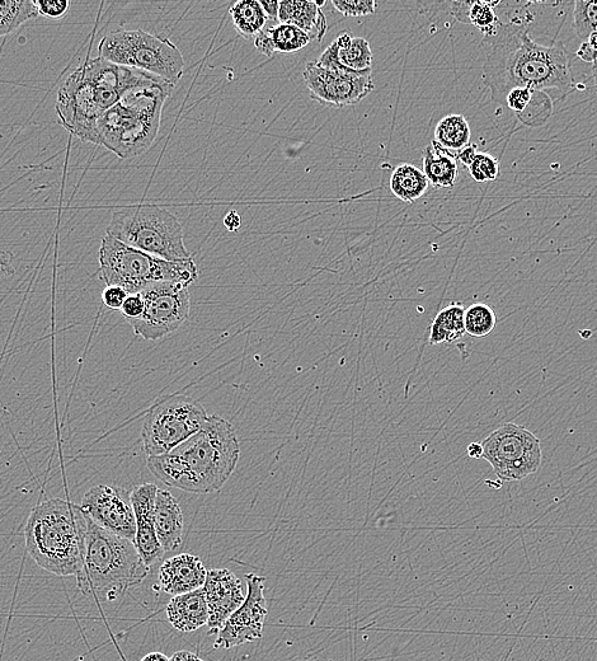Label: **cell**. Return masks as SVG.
<instances>
[{
    "label": "cell",
    "instance_id": "1",
    "mask_svg": "<svg viewBox=\"0 0 597 661\" xmlns=\"http://www.w3.org/2000/svg\"><path fill=\"white\" fill-rule=\"evenodd\" d=\"M529 22L528 17L511 16L487 42L492 48L483 65L484 86L501 105L514 88L557 89L562 96L573 88L571 54L562 41L544 46L531 39Z\"/></svg>",
    "mask_w": 597,
    "mask_h": 661
},
{
    "label": "cell",
    "instance_id": "2",
    "mask_svg": "<svg viewBox=\"0 0 597 661\" xmlns=\"http://www.w3.org/2000/svg\"><path fill=\"white\" fill-rule=\"evenodd\" d=\"M241 448L233 425L209 416L199 433L172 452L148 457V468L159 481L192 494L219 491L233 475Z\"/></svg>",
    "mask_w": 597,
    "mask_h": 661
},
{
    "label": "cell",
    "instance_id": "3",
    "mask_svg": "<svg viewBox=\"0 0 597 661\" xmlns=\"http://www.w3.org/2000/svg\"><path fill=\"white\" fill-rule=\"evenodd\" d=\"M175 87L145 73L98 120L100 145L122 159L147 152L158 137L164 102Z\"/></svg>",
    "mask_w": 597,
    "mask_h": 661
},
{
    "label": "cell",
    "instance_id": "4",
    "mask_svg": "<svg viewBox=\"0 0 597 661\" xmlns=\"http://www.w3.org/2000/svg\"><path fill=\"white\" fill-rule=\"evenodd\" d=\"M87 515L81 506L47 499L28 517L27 552L37 565L58 576H77L83 564Z\"/></svg>",
    "mask_w": 597,
    "mask_h": 661
},
{
    "label": "cell",
    "instance_id": "5",
    "mask_svg": "<svg viewBox=\"0 0 597 661\" xmlns=\"http://www.w3.org/2000/svg\"><path fill=\"white\" fill-rule=\"evenodd\" d=\"M149 574L133 541L105 531L87 517L86 546L77 578L86 597L115 600Z\"/></svg>",
    "mask_w": 597,
    "mask_h": 661
},
{
    "label": "cell",
    "instance_id": "6",
    "mask_svg": "<svg viewBox=\"0 0 597 661\" xmlns=\"http://www.w3.org/2000/svg\"><path fill=\"white\" fill-rule=\"evenodd\" d=\"M102 278L107 287H120L128 294L157 283L191 285L199 278V270L192 259L167 261L135 250L106 233L100 248Z\"/></svg>",
    "mask_w": 597,
    "mask_h": 661
},
{
    "label": "cell",
    "instance_id": "7",
    "mask_svg": "<svg viewBox=\"0 0 597 661\" xmlns=\"http://www.w3.org/2000/svg\"><path fill=\"white\" fill-rule=\"evenodd\" d=\"M107 234L135 250L167 261L191 259L178 219L157 205L122 208L112 215Z\"/></svg>",
    "mask_w": 597,
    "mask_h": 661
},
{
    "label": "cell",
    "instance_id": "8",
    "mask_svg": "<svg viewBox=\"0 0 597 661\" xmlns=\"http://www.w3.org/2000/svg\"><path fill=\"white\" fill-rule=\"evenodd\" d=\"M98 50L107 62L155 75L173 86L185 70V59L172 41L143 30L110 32Z\"/></svg>",
    "mask_w": 597,
    "mask_h": 661
},
{
    "label": "cell",
    "instance_id": "9",
    "mask_svg": "<svg viewBox=\"0 0 597 661\" xmlns=\"http://www.w3.org/2000/svg\"><path fill=\"white\" fill-rule=\"evenodd\" d=\"M209 416L199 401L173 396L158 403L145 417L141 442L148 457L163 456L194 437Z\"/></svg>",
    "mask_w": 597,
    "mask_h": 661
},
{
    "label": "cell",
    "instance_id": "10",
    "mask_svg": "<svg viewBox=\"0 0 597 661\" xmlns=\"http://www.w3.org/2000/svg\"><path fill=\"white\" fill-rule=\"evenodd\" d=\"M310 98L331 107L357 105L374 91L373 75L354 72L337 62L333 45H328L317 62L308 63L303 72Z\"/></svg>",
    "mask_w": 597,
    "mask_h": 661
},
{
    "label": "cell",
    "instance_id": "11",
    "mask_svg": "<svg viewBox=\"0 0 597 661\" xmlns=\"http://www.w3.org/2000/svg\"><path fill=\"white\" fill-rule=\"evenodd\" d=\"M483 459L502 481H521L535 475L542 466L543 453L537 437L525 426L505 424L481 443Z\"/></svg>",
    "mask_w": 597,
    "mask_h": 661
},
{
    "label": "cell",
    "instance_id": "12",
    "mask_svg": "<svg viewBox=\"0 0 597 661\" xmlns=\"http://www.w3.org/2000/svg\"><path fill=\"white\" fill-rule=\"evenodd\" d=\"M140 294L144 311L129 323L135 334L145 340L155 341L173 334L190 316V292L185 284L157 283Z\"/></svg>",
    "mask_w": 597,
    "mask_h": 661
},
{
    "label": "cell",
    "instance_id": "13",
    "mask_svg": "<svg viewBox=\"0 0 597 661\" xmlns=\"http://www.w3.org/2000/svg\"><path fill=\"white\" fill-rule=\"evenodd\" d=\"M56 112L61 125L83 142L100 145L97 124L101 119L91 79L83 64L69 75L58 92Z\"/></svg>",
    "mask_w": 597,
    "mask_h": 661
},
{
    "label": "cell",
    "instance_id": "14",
    "mask_svg": "<svg viewBox=\"0 0 597 661\" xmlns=\"http://www.w3.org/2000/svg\"><path fill=\"white\" fill-rule=\"evenodd\" d=\"M246 579L247 597L219 631L215 649H232L263 637V627L269 614L265 597L266 578L251 573L246 575Z\"/></svg>",
    "mask_w": 597,
    "mask_h": 661
},
{
    "label": "cell",
    "instance_id": "15",
    "mask_svg": "<svg viewBox=\"0 0 597 661\" xmlns=\"http://www.w3.org/2000/svg\"><path fill=\"white\" fill-rule=\"evenodd\" d=\"M81 508L89 519L105 531L134 542L135 514L124 490L108 485L94 486L84 495Z\"/></svg>",
    "mask_w": 597,
    "mask_h": 661
},
{
    "label": "cell",
    "instance_id": "16",
    "mask_svg": "<svg viewBox=\"0 0 597 661\" xmlns=\"http://www.w3.org/2000/svg\"><path fill=\"white\" fill-rule=\"evenodd\" d=\"M209 609V635L219 634L230 616L242 606V581L228 569L209 570L204 585Z\"/></svg>",
    "mask_w": 597,
    "mask_h": 661
},
{
    "label": "cell",
    "instance_id": "17",
    "mask_svg": "<svg viewBox=\"0 0 597 661\" xmlns=\"http://www.w3.org/2000/svg\"><path fill=\"white\" fill-rule=\"evenodd\" d=\"M157 491L158 487L154 484H143L134 487L130 494L136 520L134 545L148 567L157 564L166 553L155 531L154 505Z\"/></svg>",
    "mask_w": 597,
    "mask_h": 661
},
{
    "label": "cell",
    "instance_id": "18",
    "mask_svg": "<svg viewBox=\"0 0 597 661\" xmlns=\"http://www.w3.org/2000/svg\"><path fill=\"white\" fill-rule=\"evenodd\" d=\"M208 573L199 556L182 553L164 562L159 570V584L164 593L176 597L204 588Z\"/></svg>",
    "mask_w": 597,
    "mask_h": 661
},
{
    "label": "cell",
    "instance_id": "19",
    "mask_svg": "<svg viewBox=\"0 0 597 661\" xmlns=\"http://www.w3.org/2000/svg\"><path fill=\"white\" fill-rule=\"evenodd\" d=\"M155 531L164 552L180 548L183 538V513L175 496L168 490L157 491L154 505Z\"/></svg>",
    "mask_w": 597,
    "mask_h": 661
},
{
    "label": "cell",
    "instance_id": "20",
    "mask_svg": "<svg viewBox=\"0 0 597 661\" xmlns=\"http://www.w3.org/2000/svg\"><path fill=\"white\" fill-rule=\"evenodd\" d=\"M167 618L180 632H194L208 625L209 609L204 588L173 597L167 606Z\"/></svg>",
    "mask_w": 597,
    "mask_h": 661
},
{
    "label": "cell",
    "instance_id": "21",
    "mask_svg": "<svg viewBox=\"0 0 597 661\" xmlns=\"http://www.w3.org/2000/svg\"><path fill=\"white\" fill-rule=\"evenodd\" d=\"M279 23L293 25L304 31L310 39L322 41L327 34L328 22L317 2L310 0H281Z\"/></svg>",
    "mask_w": 597,
    "mask_h": 661
},
{
    "label": "cell",
    "instance_id": "22",
    "mask_svg": "<svg viewBox=\"0 0 597 661\" xmlns=\"http://www.w3.org/2000/svg\"><path fill=\"white\" fill-rule=\"evenodd\" d=\"M312 39L300 28L293 25H277L265 28L255 37L258 53L271 58L275 53H298L308 46Z\"/></svg>",
    "mask_w": 597,
    "mask_h": 661
},
{
    "label": "cell",
    "instance_id": "23",
    "mask_svg": "<svg viewBox=\"0 0 597 661\" xmlns=\"http://www.w3.org/2000/svg\"><path fill=\"white\" fill-rule=\"evenodd\" d=\"M423 173L430 185L436 189H451L457 184L459 167L457 154L441 148L432 140L429 147L423 149Z\"/></svg>",
    "mask_w": 597,
    "mask_h": 661
},
{
    "label": "cell",
    "instance_id": "24",
    "mask_svg": "<svg viewBox=\"0 0 597 661\" xmlns=\"http://www.w3.org/2000/svg\"><path fill=\"white\" fill-rule=\"evenodd\" d=\"M337 62L354 72H368L373 67V51L364 37H355L345 32L332 42Z\"/></svg>",
    "mask_w": 597,
    "mask_h": 661
},
{
    "label": "cell",
    "instance_id": "25",
    "mask_svg": "<svg viewBox=\"0 0 597 661\" xmlns=\"http://www.w3.org/2000/svg\"><path fill=\"white\" fill-rule=\"evenodd\" d=\"M430 182L425 173L413 164L404 163L390 177V191L403 203L413 204L429 190Z\"/></svg>",
    "mask_w": 597,
    "mask_h": 661
},
{
    "label": "cell",
    "instance_id": "26",
    "mask_svg": "<svg viewBox=\"0 0 597 661\" xmlns=\"http://www.w3.org/2000/svg\"><path fill=\"white\" fill-rule=\"evenodd\" d=\"M464 313L462 304L457 303L450 304L437 313L431 325L430 344L432 346L453 344L462 339L465 334Z\"/></svg>",
    "mask_w": 597,
    "mask_h": 661
},
{
    "label": "cell",
    "instance_id": "27",
    "mask_svg": "<svg viewBox=\"0 0 597 661\" xmlns=\"http://www.w3.org/2000/svg\"><path fill=\"white\" fill-rule=\"evenodd\" d=\"M233 25L244 39L256 37L265 30L269 18L258 0H241L230 7Z\"/></svg>",
    "mask_w": 597,
    "mask_h": 661
},
{
    "label": "cell",
    "instance_id": "28",
    "mask_svg": "<svg viewBox=\"0 0 597 661\" xmlns=\"http://www.w3.org/2000/svg\"><path fill=\"white\" fill-rule=\"evenodd\" d=\"M470 126L463 115H448L440 120L435 129L434 142L441 148L457 154L470 143Z\"/></svg>",
    "mask_w": 597,
    "mask_h": 661
},
{
    "label": "cell",
    "instance_id": "29",
    "mask_svg": "<svg viewBox=\"0 0 597 661\" xmlns=\"http://www.w3.org/2000/svg\"><path fill=\"white\" fill-rule=\"evenodd\" d=\"M39 17L34 0H0V37Z\"/></svg>",
    "mask_w": 597,
    "mask_h": 661
},
{
    "label": "cell",
    "instance_id": "30",
    "mask_svg": "<svg viewBox=\"0 0 597 661\" xmlns=\"http://www.w3.org/2000/svg\"><path fill=\"white\" fill-rule=\"evenodd\" d=\"M501 2H469V25H474L482 31L484 41L488 42L497 35L502 25L497 8Z\"/></svg>",
    "mask_w": 597,
    "mask_h": 661
},
{
    "label": "cell",
    "instance_id": "31",
    "mask_svg": "<svg viewBox=\"0 0 597 661\" xmlns=\"http://www.w3.org/2000/svg\"><path fill=\"white\" fill-rule=\"evenodd\" d=\"M497 316L495 311L484 303H474L464 313L465 334L474 339H483L495 330Z\"/></svg>",
    "mask_w": 597,
    "mask_h": 661
},
{
    "label": "cell",
    "instance_id": "32",
    "mask_svg": "<svg viewBox=\"0 0 597 661\" xmlns=\"http://www.w3.org/2000/svg\"><path fill=\"white\" fill-rule=\"evenodd\" d=\"M552 115L553 101L551 96L547 92L534 91L533 100H531L523 114L517 116V120H520L529 128H538V126L547 124Z\"/></svg>",
    "mask_w": 597,
    "mask_h": 661
},
{
    "label": "cell",
    "instance_id": "33",
    "mask_svg": "<svg viewBox=\"0 0 597 661\" xmlns=\"http://www.w3.org/2000/svg\"><path fill=\"white\" fill-rule=\"evenodd\" d=\"M573 25L577 36L584 41L597 32L596 0H576Z\"/></svg>",
    "mask_w": 597,
    "mask_h": 661
},
{
    "label": "cell",
    "instance_id": "34",
    "mask_svg": "<svg viewBox=\"0 0 597 661\" xmlns=\"http://www.w3.org/2000/svg\"><path fill=\"white\" fill-rule=\"evenodd\" d=\"M468 170L474 181L484 184L497 180L500 176V163L491 154L478 152Z\"/></svg>",
    "mask_w": 597,
    "mask_h": 661
},
{
    "label": "cell",
    "instance_id": "35",
    "mask_svg": "<svg viewBox=\"0 0 597 661\" xmlns=\"http://www.w3.org/2000/svg\"><path fill=\"white\" fill-rule=\"evenodd\" d=\"M332 6L345 17H365L376 12L374 0H332Z\"/></svg>",
    "mask_w": 597,
    "mask_h": 661
},
{
    "label": "cell",
    "instance_id": "36",
    "mask_svg": "<svg viewBox=\"0 0 597 661\" xmlns=\"http://www.w3.org/2000/svg\"><path fill=\"white\" fill-rule=\"evenodd\" d=\"M534 91L528 88L511 89L505 98V105L514 112L515 116H520L533 100Z\"/></svg>",
    "mask_w": 597,
    "mask_h": 661
},
{
    "label": "cell",
    "instance_id": "37",
    "mask_svg": "<svg viewBox=\"0 0 597 661\" xmlns=\"http://www.w3.org/2000/svg\"><path fill=\"white\" fill-rule=\"evenodd\" d=\"M34 3L39 16L53 20L64 17L70 7L69 0H34Z\"/></svg>",
    "mask_w": 597,
    "mask_h": 661
},
{
    "label": "cell",
    "instance_id": "38",
    "mask_svg": "<svg viewBox=\"0 0 597 661\" xmlns=\"http://www.w3.org/2000/svg\"><path fill=\"white\" fill-rule=\"evenodd\" d=\"M120 311L128 322L139 318L144 311V302L141 294H129L124 304H122Z\"/></svg>",
    "mask_w": 597,
    "mask_h": 661
},
{
    "label": "cell",
    "instance_id": "39",
    "mask_svg": "<svg viewBox=\"0 0 597 661\" xmlns=\"http://www.w3.org/2000/svg\"><path fill=\"white\" fill-rule=\"evenodd\" d=\"M128 293L120 287H107L103 290L102 300L103 304L110 309H121L122 304H124L126 298H128Z\"/></svg>",
    "mask_w": 597,
    "mask_h": 661
},
{
    "label": "cell",
    "instance_id": "40",
    "mask_svg": "<svg viewBox=\"0 0 597 661\" xmlns=\"http://www.w3.org/2000/svg\"><path fill=\"white\" fill-rule=\"evenodd\" d=\"M258 2H260L263 11H265L267 18H269V22L277 25V23H279L280 2H277V0H274V2H269V0H258Z\"/></svg>",
    "mask_w": 597,
    "mask_h": 661
},
{
    "label": "cell",
    "instance_id": "41",
    "mask_svg": "<svg viewBox=\"0 0 597 661\" xmlns=\"http://www.w3.org/2000/svg\"><path fill=\"white\" fill-rule=\"evenodd\" d=\"M576 56L585 63L595 64L597 62V51L587 41L582 42Z\"/></svg>",
    "mask_w": 597,
    "mask_h": 661
},
{
    "label": "cell",
    "instance_id": "42",
    "mask_svg": "<svg viewBox=\"0 0 597 661\" xmlns=\"http://www.w3.org/2000/svg\"><path fill=\"white\" fill-rule=\"evenodd\" d=\"M478 154V148L476 144H469L467 147L463 148L460 150V152L457 153V159L458 161L462 162L464 166L469 167L470 164L474 161V158H476Z\"/></svg>",
    "mask_w": 597,
    "mask_h": 661
},
{
    "label": "cell",
    "instance_id": "43",
    "mask_svg": "<svg viewBox=\"0 0 597 661\" xmlns=\"http://www.w3.org/2000/svg\"><path fill=\"white\" fill-rule=\"evenodd\" d=\"M223 223L224 227L227 228L229 232H237L242 225L241 215L232 210V212L225 215Z\"/></svg>",
    "mask_w": 597,
    "mask_h": 661
},
{
    "label": "cell",
    "instance_id": "44",
    "mask_svg": "<svg viewBox=\"0 0 597 661\" xmlns=\"http://www.w3.org/2000/svg\"><path fill=\"white\" fill-rule=\"evenodd\" d=\"M169 661H201V659L199 655L191 653V651L182 650L173 654Z\"/></svg>",
    "mask_w": 597,
    "mask_h": 661
},
{
    "label": "cell",
    "instance_id": "45",
    "mask_svg": "<svg viewBox=\"0 0 597 661\" xmlns=\"http://www.w3.org/2000/svg\"><path fill=\"white\" fill-rule=\"evenodd\" d=\"M468 456L473 459H483V447L481 443H472L468 447Z\"/></svg>",
    "mask_w": 597,
    "mask_h": 661
},
{
    "label": "cell",
    "instance_id": "46",
    "mask_svg": "<svg viewBox=\"0 0 597 661\" xmlns=\"http://www.w3.org/2000/svg\"><path fill=\"white\" fill-rule=\"evenodd\" d=\"M141 661H169V658L162 653H158V651H154V653L148 654Z\"/></svg>",
    "mask_w": 597,
    "mask_h": 661
},
{
    "label": "cell",
    "instance_id": "47",
    "mask_svg": "<svg viewBox=\"0 0 597 661\" xmlns=\"http://www.w3.org/2000/svg\"><path fill=\"white\" fill-rule=\"evenodd\" d=\"M589 42V44L592 46L597 51V32L595 34H592L589 39L586 40Z\"/></svg>",
    "mask_w": 597,
    "mask_h": 661
},
{
    "label": "cell",
    "instance_id": "48",
    "mask_svg": "<svg viewBox=\"0 0 597 661\" xmlns=\"http://www.w3.org/2000/svg\"><path fill=\"white\" fill-rule=\"evenodd\" d=\"M594 78L597 87V62L594 64Z\"/></svg>",
    "mask_w": 597,
    "mask_h": 661
},
{
    "label": "cell",
    "instance_id": "49",
    "mask_svg": "<svg viewBox=\"0 0 597 661\" xmlns=\"http://www.w3.org/2000/svg\"><path fill=\"white\" fill-rule=\"evenodd\" d=\"M201 661H204V660H201Z\"/></svg>",
    "mask_w": 597,
    "mask_h": 661
}]
</instances>
